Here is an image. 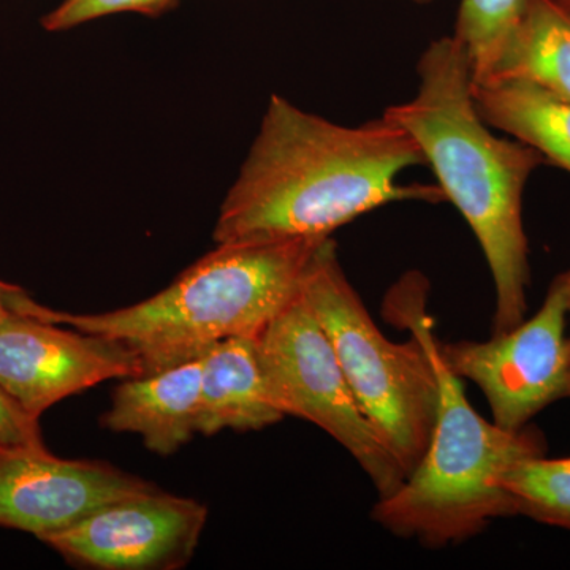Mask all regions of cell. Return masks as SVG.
Returning a JSON list of instances; mask_svg holds the SVG:
<instances>
[{
	"mask_svg": "<svg viewBox=\"0 0 570 570\" xmlns=\"http://www.w3.org/2000/svg\"><path fill=\"white\" fill-rule=\"evenodd\" d=\"M426 167L417 142L387 115L343 126L269 97L261 129L214 227V242L330 238L396 202H445L441 187L400 183Z\"/></svg>",
	"mask_w": 570,
	"mask_h": 570,
	"instance_id": "1",
	"label": "cell"
},
{
	"mask_svg": "<svg viewBox=\"0 0 570 570\" xmlns=\"http://www.w3.org/2000/svg\"><path fill=\"white\" fill-rule=\"evenodd\" d=\"M417 75V94L384 112L417 142L445 202L478 238L494 284L493 335L509 332L528 309L524 187L546 157L491 132L475 104L471 59L455 37L431 41Z\"/></svg>",
	"mask_w": 570,
	"mask_h": 570,
	"instance_id": "2",
	"label": "cell"
},
{
	"mask_svg": "<svg viewBox=\"0 0 570 570\" xmlns=\"http://www.w3.org/2000/svg\"><path fill=\"white\" fill-rule=\"evenodd\" d=\"M430 284L409 272L384 299L387 321L425 347L439 385L436 425L425 455L403 485L379 498L373 519L403 539L442 547L480 534L494 519L515 515L502 475L520 461L547 455L538 428L508 431L482 417L441 355L428 311Z\"/></svg>",
	"mask_w": 570,
	"mask_h": 570,
	"instance_id": "3",
	"label": "cell"
},
{
	"mask_svg": "<svg viewBox=\"0 0 570 570\" xmlns=\"http://www.w3.org/2000/svg\"><path fill=\"white\" fill-rule=\"evenodd\" d=\"M325 239L217 245L159 294L108 313L50 309L18 285L9 306L118 341L140 360L142 373H151L198 358L228 337L257 336L298 295L307 265Z\"/></svg>",
	"mask_w": 570,
	"mask_h": 570,
	"instance_id": "4",
	"label": "cell"
},
{
	"mask_svg": "<svg viewBox=\"0 0 570 570\" xmlns=\"http://www.w3.org/2000/svg\"><path fill=\"white\" fill-rule=\"evenodd\" d=\"M303 299L332 341L352 392L406 479L425 455L439 406L433 362L417 337L393 343L351 284L333 238L307 265Z\"/></svg>",
	"mask_w": 570,
	"mask_h": 570,
	"instance_id": "5",
	"label": "cell"
},
{
	"mask_svg": "<svg viewBox=\"0 0 570 570\" xmlns=\"http://www.w3.org/2000/svg\"><path fill=\"white\" fill-rule=\"evenodd\" d=\"M255 347L266 392L284 417L305 419L340 442L379 498L403 485V468L356 401L332 341L302 292L255 336Z\"/></svg>",
	"mask_w": 570,
	"mask_h": 570,
	"instance_id": "6",
	"label": "cell"
},
{
	"mask_svg": "<svg viewBox=\"0 0 570 570\" xmlns=\"http://www.w3.org/2000/svg\"><path fill=\"white\" fill-rule=\"evenodd\" d=\"M570 268L554 277L530 321L489 341L439 344L442 358L489 401L493 423L520 431L550 404L570 397Z\"/></svg>",
	"mask_w": 570,
	"mask_h": 570,
	"instance_id": "7",
	"label": "cell"
},
{
	"mask_svg": "<svg viewBox=\"0 0 570 570\" xmlns=\"http://www.w3.org/2000/svg\"><path fill=\"white\" fill-rule=\"evenodd\" d=\"M206 519L202 502L156 487L104 505L43 542L82 568L179 569L189 564Z\"/></svg>",
	"mask_w": 570,
	"mask_h": 570,
	"instance_id": "8",
	"label": "cell"
},
{
	"mask_svg": "<svg viewBox=\"0 0 570 570\" xmlns=\"http://www.w3.org/2000/svg\"><path fill=\"white\" fill-rule=\"evenodd\" d=\"M141 373L140 360L118 341L13 309L0 318V387L32 417L108 379Z\"/></svg>",
	"mask_w": 570,
	"mask_h": 570,
	"instance_id": "9",
	"label": "cell"
},
{
	"mask_svg": "<svg viewBox=\"0 0 570 570\" xmlns=\"http://www.w3.org/2000/svg\"><path fill=\"white\" fill-rule=\"evenodd\" d=\"M156 489L100 461L66 460L43 449L0 450V527L40 540L119 499Z\"/></svg>",
	"mask_w": 570,
	"mask_h": 570,
	"instance_id": "10",
	"label": "cell"
},
{
	"mask_svg": "<svg viewBox=\"0 0 570 570\" xmlns=\"http://www.w3.org/2000/svg\"><path fill=\"white\" fill-rule=\"evenodd\" d=\"M200 392V356L126 377L112 393L102 426L140 434L149 452L171 455L198 434Z\"/></svg>",
	"mask_w": 570,
	"mask_h": 570,
	"instance_id": "11",
	"label": "cell"
},
{
	"mask_svg": "<svg viewBox=\"0 0 570 570\" xmlns=\"http://www.w3.org/2000/svg\"><path fill=\"white\" fill-rule=\"evenodd\" d=\"M200 362L198 434L213 436L223 430H262L284 419L266 392L255 337L220 341L200 355Z\"/></svg>",
	"mask_w": 570,
	"mask_h": 570,
	"instance_id": "12",
	"label": "cell"
},
{
	"mask_svg": "<svg viewBox=\"0 0 570 570\" xmlns=\"http://www.w3.org/2000/svg\"><path fill=\"white\" fill-rule=\"evenodd\" d=\"M497 81L530 82L570 102V11L557 0H527L504 50L480 85Z\"/></svg>",
	"mask_w": 570,
	"mask_h": 570,
	"instance_id": "13",
	"label": "cell"
},
{
	"mask_svg": "<svg viewBox=\"0 0 570 570\" xmlns=\"http://www.w3.org/2000/svg\"><path fill=\"white\" fill-rule=\"evenodd\" d=\"M475 104L491 129L502 130L570 174V102L524 81L474 86Z\"/></svg>",
	"mask_w": 570,
	"mask_h": 570,
	"instance_id": "14",
	"label": "cell"
},
{
	"mask_svg": "<svg viewBox=\"0 0 570 570\" xmlns=\"http://www.w3.org/2000/svg\"><path fill=\"white\" fill-rule=\"evenodd\" d=\"M515 515L570 530V456L520 461L501 480Z\"/></svg>",
	"mask_w": 570,
	"mask_h": 570,
	"instance_id": "15",
	"label": "cell"
},
{
	"mask_svg": "<svg viewBox=\"0 0 570 570\" xmlns=\"http://www.w3.org/2000/svg\"><path fill=\"white\" fill-rule=\"evenodd\" d=\"M527 0H461L452 36L466 48L474 86L487 80Z\"/></svg>",
	"mask_w": 570,
	"mask_h": 570,
	"instance_id": "16",
	"label": "cell"
},
{
	"mask_svg": "<svg viewBox=\"0 0 570 570\" xmlns=\"http://www.w3.org/2000/svg\"><path fill=\"white\" fill-rule=\"evenodd\" d=\"M178 0H62L55 10L45 14L43 28L50 32L69 31L85 22L108 17V14L135 11L156 14L167 10Z\"/></svg>",
	"mask_w": 570,
	"mask_h": 570,
	"instance_id": "17",
	"label": "cell"
},
{
	"mask_svg": "<svg viewBox=\"0 0 570 570\" xmlns=\"http://www.w3.org/2000/svg\"><path fill=\"white\" fill-rule=\"evenodd\" d=\"M43 448L39 419L29 415L0 387V450Z\"/></svg>",
	"mask_w": 570,
	"mask_h": 570,
	"instance_id": "18",
	"label": "cell"
},
{
	"mask_svg": "<svg viewBox=\"0 0 570 570\" xmlns=\"http://www.w3.org/2000/svg\"><path fill=\"white\" fill-rule=\"evenodd\" d=\"M13 287H14L13 284H7V283H2V281H0V318L6 316V314L9 313V311H10L9 295H10L11 288H13Z\"/></svg>",
	"mask_w": 570,
	"mask_h": 570,
	"instance_id": "19",
	"label": "cell"
},
{
	"mask_svg": "<svg viewBox=\"0 0 570 570\" xmlns=\"http://www.w3.org/2000/svg\"><path fill=\"white\" fill-rule=\"evenodd\" d=\"M409 2L419 3V6H426V3L436 2V0H409Z\"/></svg>",
	"mask_w": 570,
	"mask_h": 570,
	"instance_id": "20",
	"label": "cell"
},
{
	"mask_svg": "<svg viewBox=\"0 0 570 570\" xmlns=\"http://www.w3.org/2000/svg\"><path fill=\"white\" fill-rule=\"evenodd\" d=\"M557 2L564 7L566 10L570 11V0H557Z\"/></svg>",
	"mask_w": 570,
	"mask_h": 570,
	"instance_id": "21",
	"label": "cell"
},
{
	"mask_svg": "<svg viewBox=\"0 0 570 570\" xmlns=\"http://www.w3.org/2000/svg\"><path fill=\"white\" fill-rule=\"evenodd\" d=\"M569 346H570V336H569Z\"/></svg>",
	"mask_w": 570,
	"mask_h": 570,
	"instance_id": "22",
	"label": "cell"
}]
</instances>
